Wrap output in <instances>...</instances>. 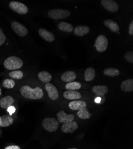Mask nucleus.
<instances>
[{
    "mask_svg": "<svg viewBox=\"0 0 133 149\" xmlns=\"http://www.w3.org/2000/svg\"><path fill=\"white\" fill-rule=\"evenodd\" d=\"M128 32L130 35H133V22L132 21L131 22V23L130 24V26H129V31Z\"/></svg>",
    "mask_w": 133,
    "mask_h": 149,
    "instance_id": "obj_33",
    "label": "nucleus"
},
{
    "mask_svg": "<svg viewBox=\"0 0 133 149\" xmlns=\"http://www.w3.org/2000/svg\"><path fill=\"white\" fill-rule=\"evenodd\" d=\"M78 128V125L75 121L64 123L62 127V130L65 133H73Z\"/></svg>",
    "mask_w": 133,
    "mask_h": 149,
    "instance_id": "obj_10",
    "label": "nucleus"
},
{
    "mask_svg": "<svg viewBox=\"0 0 133 149\" xmlns=\"http://www.w3.org/2000/svg\"><path fill=\"white\" fill-rule=\"evenodd\" d=\"M3 86L4 88L11 89L13 88L15 86V81L11 79H6L3 81Z\"/></svg>",
    "mask_w": 133,
    "mask_h": 149,
    "instance_id": "obj_29",
    "label": "nucleus"
},
{
    "mask_svg": "<svg viewBox=\"0 0 133 149\" xmlns=\"http://www.w3.org/2000/svg\"><path fill=\"white\" fill-rule=\"evenodd\" d=\"M38 78L42 82L45 83H49L52 79L50 73L46 71H41L39 72Z\"/></svg>",
    "mask_w": 133,
    "mask_h": 149,
    "instance_id": "obj_23",
    "label": "nucleus"
},
{
    "mask_svg": "<svg viewBox=\"0 0 133 149\" xmlns=\"http://www.w3.org/2000/svg\"><path fill=\"white\" fill-rule=\"evenodd\" d=\"M9 77L11 78L21 79L23 77V73L20 70H14L9 73Z\"/></svg>",
    "mask_w": 133,
    "mask_h": 149,
    "instance_id": "obj_28",
    "label": "nucleus"
},
{
    "mask_svg": "<svg viewBox=\"0 0 133 149\" xmlns=\"http://www.w3.org/2000/svg\"><path fill=\"white\" fill-rule=\"evenodd\" d=\"M120 89L124 92H131L133 91V79H130L123 81L120 85Z\"/></svg>",
    "mask_w": 133,
    "mask_h": 149,
    "instance_id": "obj_17",
    "label": "nucleus"
},
{
    "mask_svg": "<svg viewBox=\"0 0 133 149\" xmlns=\"http://www.w3.org/2000/svg\"><path fill=\"white\" fill-rule=\"evenodd\" d=\"M103 73L106 76H107V77H115L119 75L120 72L118 69L116 68H107L104 69L103 71Z\"/></svg>",
    "mask_w": 133,
    "mask_h": 149,
    "instance_id": "obj_25",
    "label": "nucleus"
},
{
    "mask_svg": "<svg viewBox=\"0 0 133 149\" xmlns=\"http://www.w3.org/2000/svg\"><path fill=\"white\" fill-rule=\"evenodd\" d=\"M65 88L68 90L75 91L81 88V84L78 82H72L68 83L65 86Z\"/></svg>",
    "mask_w": 133,
    "mask_h": 149,
    "instance_id": "obj_27",
    "label": "nucleus"
},
{
    "mask_svg": "<svg viewBox=\"0 0 133 149\" xmlns=\"http://www.w3.org/2000/svg\"><path fill=\"white\" fill-rule=\"evenodd\" d=\"M20 93L22 96L31 100H38L44 95L42 90L40 87L31 88L28 85L23 86L20 88Z\"/></svg>",
    "mask_w": 133,
    "mask_h": 149,
    "instance_id": "obj_1",
    "label": "nucleus"
},
{
    "mask_svg": "<svg viewBox=\"0 0 133 149\" xmlns=\"http://www.w3.org/2000/svg\"><path fill=\"white\" fill-rule=\"evenodd\" d=\"M101 4L106 10L112 13L116 12L119 9V6L116 2L112 0H102Z\"/></svg>",
    "mask_w": 133,
    "mask_h": 149,
    "instance_id": "obj_9",
    "label": "nucleus"
},
{
    "mask_svg": "<svg viewBox=\"0 0 133 149\" xmlns=\"http://www.w3.org/2000/svg\"><path fill=\"white\" fill-rule=\"evenodd\" d=\"M90 31V29L87 26H78L74 29V33L77 36H84L88 34Z\"/></svg>",
    "mask_w": 133,
    "mask_h": 149,
    "instance_id": "obj_21",
    "label": "nucleus"
},
{
    "mask_svg": "<svg viewBox=\"0 0 133 149\" xmlns=\"http://www.w3.org/2000/svg\"><path fill=\"white\" fill-rule=\"evenodd\" d=\"M108 46V41L106 37L103 35H100L95 41V47L99 52H105Z\"/></svg>",
    "mask_w": 133,
    "mask_h": 149,
    "instance_id": "obj_5",
    "label": "nucleus"
},
{
    "mask_svg": "<svg viewBox=\"0 0 133 149\" xmlns=\"http://www.w3.org/2000/svg\"><path fill=\"white\" fill-rule=\"evenodd\" d=\"M13 123V119L11 116L4 115L0 117V127H7L12 125Z\"/></svg>",
    "mask_w": 133,
    "mask_h": 149,
    "instance_id": "obj_19",
    "label": "nucleus"
},
{
    "mask_svg": "<svg viewBox=\"0 0 133 149\" xmlns=\"http://www.w3.org/2000/svg\"><path fill=\"white\" fill-rule=\"evenodd\" d=\"M14 98L11 96L7 95L0 100V106L3 109H7L8 107L12 106L14 103Z\"/></svg>",
    "mask_w": 133,
    "mask_h": 149,
    "instance_id": "obj_14",
    "label": "nucleus"
},
{
    "mask_svg": "<svg viewBox=\"0 0 133 149\" xmlns=\"http://www.w3.org/2000/svg\"><path fill=\"white\" fill-rule=\"evenodd\" d=\"M101 100H102V98H101L100 97H97V98H96V99L95 100V103H99L101 102Z\"/></svg>",
    "mask_w": 133,
    "mask_h": 149,
    "instance_id": "obj_35",
    "label": "nucleus"
},
{
    "mask_svg": "<svg viewBox=\"0 0 133 149\" xmlns=\"http://www.w3.org/2000/svg\"><path fill=\"white\" fill-rule=\"evenodd\" d=\"M10 8L20 15H25L28 13V8L26 6L17 1H11L10 4Z\"/></svg>",
    "mask_w": 133,
    "mask_h": 149,
    "instance_id": "obj_6",
    "label": "nucleus"
},
{
    "mask_svg": "<svg viewBox=\"0 0 133 149\" xmlns=\"http://www.w3.org/2000/svg\"><path fill=\"white\" fill-rule=\"evenodd\" d=\"M92 91L98 95H104L108 92V88L106 85H96L93 86Z\"/></svg>",
    "mask_w": 133,
    "mask_h": 149,
    "instance_id": "obj_20",
    "label": "nucleus"
},
{
    "mask_svg": "<svg viewBox=\"0 0 133 149\" xmlns=\"http://www.w3.org/2000/svg\"><path fill=\"white\" fill-rule=\"evenodd\" d=\"M70 15V11L65 9H53L48 11V15L53 19H63Z\"/></svg>",
    "mask_w": 133,
    "mask_h": 149,
    "instance_id": "obj_4",
    "label": "nucleus"
},
{
    "mask_svg": "<svg viewBox=\"0 0 133 149\" xmlns=\"http://www.w3.org/2000/svg\"><path fill=\"white\" fill-rule=\"evenodd\" d=\"M38 32L41 38L47 41L53 42L55 39V36L53 33L45 29H40Z\"/></svg>",
    "mask_w": 133,
    "mask_h": 149,
    "instance_id": "obj_12",
    "label": "nucleus"
},
{
    "mask_svg": "<svg viewBox=\"0 0 133 149\" xmlns=\"http://www.w3.org/2000/svg\"><path fill=\"white\" fill-rule=\"evenodd\" d=\"M4 149H20V147L18 146L13 145V146H7Z\"/></svg>",
    "mask_w": 133,
    "mask_h": 149,
    "instance_id": "obj_34",
    "label": "nucleus"
},
{
    "mask_svg": "<svg viewBox=\"0 0 133 149\" xmlns=\"http://www.w3.org/2000/svg\"><path fill=\"white\" fill-rule=\"evenodd\" d=\"M11 28L16 33L20 36H25L28 33L27 28L22 24L16 21L11 23Z\"/></svg>",
    "mask_w": 133,
    "mask_h": 149,
    "instance_id": "obj_7",
    "label": "nucleus"
},
{
    "mask_svg": "<svg viewBox=\"0 0 133 149\" xmlns=\"http://www.w3.org/2000/svg\"><path fill=\"white\" fill-rule=\"evenodd\" d=\"M7 111H8V112L9 113V114H10V116H11V115H13V114L15 112L16 108H15V107H14V106H11L8 107L7 109Z\"/></svg>",
    "mask_w": 133,
    "mask_h": 149,
    "instance_id": "obj_32",
    "label": "nucleus"
},
{
    "mask_svg": "<svg viewBox=\"0 0 133 149\" xmlns=\"http://www.w3.org/2000/svg\"><path fill=\"white\" fill-rule=\"evenodd\" d=\"M57 117L58 122L61 123H67L72 122L74 120L75 118L74 115H68L63 110L58 111L57 114Z\"/></svg>",
    "mask_w": 133,
    "mask_h": 149,
    "instance_id": "obj_11",
    "label": "nucleus"
},
{
    "mask_svg": "<svg viewBox=\"0 0 133 149\" xmlns=\"http://www.w3.org/2000/svg\"><path fill=\"white\" fill-rule=\"evenodd\" d=\"M69 107L71 110H79L87 107V103L84 101L76 100L69 103Z\"/></svg>",
    "mask_w": 133,
    "mask_h": 149,
    "instance_id": "obj_13",
    "label": "nucleus"
},
{
    "mask_svg": "<svg viewBox=\"0 0 133 149\" xmlns=\"http://www.w3.org/2000/svg\"><path fill=\"white\" fill-rule=\"evenodd\" d=\"M96 75L95 70L92 68H87L84 73V78L86 81H91L93 80Z\"/></svg>",
    "mask_w": 133,
    "mask_h": 149,
    "instance_id": "obj_22",
    "label": "nucleus"
},
{
    "mask_svg": "<svg viewBox=\"0 0 133 149\" xmlns=\"http://www.w3.org/2000/svg\"><path fill=\"white\" fill-rule=\"evenodd\" d=\"M78 116L82 119H89L91 116V113L89 112L87 108L78 110L77 112Z\"/></svg>",
    "mask_w": 133,
    "mask_h": 149,
    "instance_id": "obj_26",
    "label": "nucleus"
},
{
    "mask_svg": "<svg viewBox=\"0 0 133 149\" xmlns=\"http://www.w3.org/2000/svg\"><path fill=\"white\" fill-rule=\"evenodd\" d=\"M23 61L16 56H11L6 59L4 66L8 70H16L20 69L23 66Z\"/></svg>",
    "mask_w": 133,
    "mask_h": 149,
    "instance_id": "obj_2",
    "label": "nucleus"
},
{
    "mask_svg": "<svg viewBox=\"0 0 133 149\" xmlns=\"http://www.w3.org/2000/svg\"><path fill=\"white\" fill-rule=\"evenodd\" d=\"M125 59L130 62V63H133V52H127L124 54Z\"/></svg>",
    "mask_w": 133,
    "mask_h": 149,
    "instance_id": "obj_30",
    "label": "nucleus"
},
{
    "mask_svg": "<svg viewBox=\"0 0 133 149\" xmlns=\"http://www.w3.org/2000/svg\"><path fill=\"white\" fill-rule=\"evenodd\" d=\"M59 125V122L53 118H47L42 122V127L48 132L56 131Z\"/></svg>",
    "mask_w": 133,
    "mask_h": 149,
    "instance_id": "obj_3",
    "label": "nucleus"
},
{
    "mask_svg": "<svg viewBox=\"0 0 133 149\" xmlns=\"http://www.w3.org/2000/svg\"><path fill=\"white\" fill-rule=\"evenodd\" d=\"M68 149H78L77 148H68Z\"/></svg>",
    "mask_w": 133,
    "mask_h": 149,
    "instance_id": "obj_36",
    "label": "nucleus"
},
{
    "mask_svg": "<svg viewBox=\"0 0 133 149\" xmlns=\"http://www.w3.org/2000/svg\"><path fill=\"white\" fill-rule=\"evenodd\" d=\"M58 28L60 31L66 32H71L73 31V26L71 24L65 22H60L58 24Z\"/></svg>",
    "mask_w": 133,
    "mask_h": 149,
    "instance_id": "obj_24",
    "label": "nucleus"
},
{
    "mask_svg": "<svg viewBox=\"0 0 133 149\" xmlns=\"http://www.w3.org/2000/svg\"><path fill=\"white\" fill-rule=\"evenodd\" d=\"M45 88L50 98L52 100H56L58 97V93L56 86L52 84L47 83L45 86Z\"/></svg>",
    "mask_w": 133,
    "mask_h": 149,
    "instance_id": "obj_8",
    "label": "nucleus"
},
{
    "mask_svg": "<svg viewBox=\"0 0 133 149\" xmlns=\"http://www.w3.org/2000/svg\"><path fill=\"white\" fill-rule=\"evenodd\" d=\"M104 25L113 32H118L119 31V26L117 23L111 19H107L104 21Z\"/></svg>",
    "mask_w": 133,
    "mask_h": 149,
    "instance_id": "obj_18",
    "label": "nucleus"
},
{
    "mask_svg": "<svg viewBox=\"0 0 133 149\" xmlns=\"http://www.w3.org/2000/svg\"><path fill=\"white\" fill-rule=\"evenodd\" d=\"M6 41V35H4L2 29L0 28V46H1Z\"/></svg>",
    "mask_w": 133,
    "mask_h": 149,
    "instance_id": "obj_31",
    "label": "nucleus"
},
{
    "mask_svg": "<svg viewBox=\"0 0 133 149\" xmlns=\"http://www.w3.org/2000/svg\"><path fill=\"white\" fill-rule=\"evenodd\" d=\"M63 96L65 98L68 100H77L81 98V94L76 91L68 90L63 94Z\"/></svg>",
    "mask_w": 133,
    "mask_h": 149,
    "instance_id": "obj_16",
    "label": "nucleus"
},
{
    "mask_svg": "<svg viewBox=\"0 0 133 149\" xmlns=\"http://www.w3.org/2000/svg\"><path fill=\"white\" fill-rule=\"evenodd\" d=\"M61 78L64 82H72L77 78V74L73 71H67L63 73Z\"/></svg>",
    "mask_w": 133,
    "mask_h": 149,
    "instance_id": "obj_15",
    "label": "nucleus"
}]
</instances>
